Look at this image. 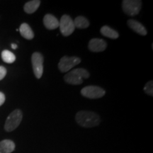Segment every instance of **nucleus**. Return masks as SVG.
Listing matches in <instances>:
<instances>
[{
  "instance_id": "1",
  "label": "nucleus",
  "mask_w": 153,
  "mask_h": 153,
  "mask_svg": "<svg viewBox=\"0 0 153 153\" xmlns=\"http://www.w3.org/2000/svg\"><path fill=\"white\" fill-rule=\"evenodd\" d=\"M76 123L84 128H93L99 125L101 118L97 113L89 111H80L75 116Z\"/></svg>"
},
{
  "instance_id": "2",
  "label": "nucleus",
  "mask_w": 153,
  "mask_h": 153,
  "mask_svg": "<svg viewBox=\"0 0 153 153\" xmlns=\"http://www.w3.org/2000/svg\"><path fill=\"white\" fill-rule=\"evenodd\" d=\"M89 77V73L83 68H76L68 72L64 76L66 83L72 85H79L82 84L84 79Z\"/></svg>"
},
{
  "instance_id": "3",
  "label": "nucleus",
  "mask_w": 153,
  "mask_h": 153,
  "mask_svg": "<svg viewBox=\"0 0 153 153\" xmlns=\"http://www.w3.org/2000/svg\"><path fill=\"white\" fill-rule=\"evenodd\" d=\"M23 118L22 111L16 109L12 111L7 118L5 122L4 129L6 131L11 132L16 128L20 125Z\"/></svg>"
},
{
  "instance_id": "4",
  "label": "nucleus",
  "mask_w": 153,
  "mask_h": 153,
  "mask_svg": "<svg viewBox=\"0 0 153 153\" xmlns=\"http://www.w3.org/2000/svg\"><path fill=\"white\" fill-rule=\"evenodd\" d=\"M142 7V1L140 0H124L122 2V9L126 14L130 16H136L139 14Z\"/></svg>"
},
{
  "instance_id": "5",
  "label": "nucleus",
  "mask_w": 153,
  "mask_h": 153,
  "mask_svg": "<svg viewBox=\"0 0 153 153\" xmlns=\"http://www.w3.org/2000/svg\"><path fill=\"white\" fill-rule=\"evenodd\" d=\"M59 27H60L61 33L65 37L71 35L75 29L72 19L66 14L63 15L61 17L60 22H59Z\"/></svg>"
},
{
  "instance_id": "6",
  "label": "nucleus",
  "mask_w": 153,
  "mask_h": 153,
  "mask_svg": "<svg viewBox=\"0 0 153 153\" xmlns=\"http://www.w3.org/2000/svg\"><path fill=\"white\" fill-rule=\"evenodd\" d=\"M106 94V91L103 88L98 86H87L82 88L81 90V94L86 98L95 99H99L104 97Z\"/></svg>"
},
{
  "instance_id": "7",
  "label": "nucleus",
  "mask_w": 153,
  "mask_h": 153,
  "mask_svg": "<svg viewBox=\"0 0 153 153\" xmlns=\"http://www.w3.org/2000/svg\"><path fill=\"white\" fill-rule=\"evenodd\" d=\"M80 62H81V59L78 57L64 56L60 59L58 63V68L62 72H67Z\"/></svg>"
},
{
  "instance_id": "8",
  "label": "nucleus",
  "mask_w": 153,
  "mask_h": 153,
  "mask_svg": "<svg viewBox=\"0 0 153 153\" xmlns=\"http://www.w3.org/2000/svg\"><path fill=\"white\" fill-rule=\"evenodd\" d=\"M32 67L34 74L37 79H40L43 72V57L40 53L35 52L31 56Z\"/></svg>"
},
{
  "instance_id": "9",
  "label": "nucleus",
  "mask_w": 153,
  "mask_h": 153,
  "mask_svg": "<svg viewBox=\"0 0 153 153\" xmlns=\"http://www.w3.org/2000/svg\"><path fill=\"white\" fill-rule=\"evenodd\" d=\"M107 43L104 40L101 38H92L88 44V48L92 52H102L106 50Z\"/></svg>"
},
{
  "instance_id": "10",
  "label": "nucleus",
  "mask_w": 153,
  "mask_h": 153,
  "mask_svg": "<svg viewBox=\"0 0 153 153\" xmlns=\"http://www.w3.org/2000/svg\"><path fill=\"white\" fill-rule=\"evenodd\" d=\"M43 24L48 30H54L59 27V21L53 14H48L43 18Z\"/></svg>"
},
{
  "instance_id": "11",
  "label": "nucleus",
  "mask_w": 153,
  "mask_h": 153,
  "mask_svg": "<svg viewBox=\"0 0 153 153\" xmlns=\"http://www.w3.org/2000/svg\"><path fill=\"white\" fill-rule=\"evenodd\" d=\"M127 24L130 28H131L133 31H135V33L139 34V35L146 36L147 33H148L145 26L141 23L137 22V21L130 19V20L128 21Z\"/></svg>"
},
{
  "instance_id": "12",
  "label": "nucleus",
  "mask_w": 153,
  "mask_h": 153,
  "mask_svg": "<svg viewBox=\"0 0 153 153\" xmlns=\"http://www.w3.org/2000/svg\"><path fill=\"white\" fill-rule=\"evenodd\" d=\"M14 149L15 144L11 140H4L0 142V153H11Z\"/></svg>"
},
{
  "instance_id": "13",
  "label": "nucleus",
  "mask_w": 153,
  "mask_h": 153,
  "mask_svg": "<svg viewBox=\"0 0 153 153\" xmlns=\"http://www.w3.org/2000/svg\"><path fill=\"white\" fill-rule=\"evenodd\" d=\"M19 31H20L21 35L26 39L31 40L34 38L33 31L32 30L29 25L26 24V23H24L21 25L20 28H19Z\"/></svg>"
},
{
  "instance_id": "14",
  "label": "nucleus",
  "mask_w": 153,
  "mask_h": 153,
  "mask_svg": "<svg viewBox=\"0 0 153 153\" xmlns=\"http://www.w3.org/2000/svg\"><path fill=\"white\" fill-rule=\"evenodd\" d=\"M40 4H41V1L39 0H32V1H28L24 5V11L29 14H33L38 9Z\"/></svg>"
},
{
  "instance_id": "15",
  "label": "nucleus",
  "mask_w": 153,
  "mask_h": 153,
  "mask_svg": "<svg viewBox=\"0 0 153 153\" xmlns=\"http://www.w3.org/2000/svg\"><path fill=\"white\" fill-rule=\"evenodd\" d=\"M100 32L105 37L111 38V39H117L119 36V34L116 30L113 29L108 26H104L103 27H101Z\"/></svg>"
},
{
  "instance_id": "16",
  "label": "nucleus",
  "mask_w": 153,
  "mask_h": 153,
  "mask_svg": "<svg viewBox=\"0 0 153 153\" xmlns=\"http://www.w3.org/2000/svg\"><path fill=\"white\" fill-rule=\"evenodd\" d=\"M74 27L80 28V29H83V28H87L89 27V22L87 18L85 16H77L76 17L75 19L73 20Z\"/></svg>"
},
{
  "instance_id": "17",
  "label": "nucleus",
  "mask_w": 153,
  "mask_h": 153,
  "mask_svg": "<svg viewBox=\"0 0 153 153\" xmlns=\"http://www.w3.org/2000/svg\"><path fill=\"white\" fill-rule=\"evenodd\" d=\"M1 59L4 62L11 64V63H13L16 60V56L11 51H8V50H4L1 53Z\"/></svg>"
},
{
  "instance_id": "18",
  "label": "nucleus",
  "mask_w": 153,
  "mask_h": 153,
  "mask_svg": "<svg viewBox=\"0 0 153 153\" xmlns=\"http://www.w3.org/2000/svg\"><path fill=\"white\" fill-rule=\"evenodd\" d=\"M144 91L147 94L152 97L153 96V82L152 80H151V81H149L148 82H147V84L144 87Z\"/></svg>"
},
{
  "instance_id": "19",
  "label": "nucleus",
  "mask_w": 153,
  "mask_h": 153,
  "mask_svg": "<svg viewBox=\"0 0 153 153\" xmlns=\"http://www.w3.org/2000/svg\"><path fill=\"white\" fill-rule=\"evenodd\" d=\"M7 74V69L4 67L0 66V80L3 79Z\"/></svg>"
},
{
  "instance_id": "20",
  "label": "nucleus",
  "mask_w": 153,
  "mask_h": 153,
  "mask_svg": "<svg viewBox=\"0 0 153 153\" xmlns=\"http://www.w3.org/2000/svg\"><path fill=\"white\" fill-rule=\"evenodd\" d=\"M5 101V95L2 92H0V106L2 105Z\"/></svg>"
},
{
  "instance_id": "21",
  "label": "nucleus",
  "mask_w": 153,
  "mask_h": 153,
  "mask_svg": "<svg viewBox=\"0 0 153 153\" xmlns=\"http://www.w3.org/2000/svg\"><path fill=\"white\" fill-rule=\"evenodd\" d=\"M11 48H12V49H16L17 48V45L15 43H12L11 44Z\"/></svg>"
}]
</instances>
